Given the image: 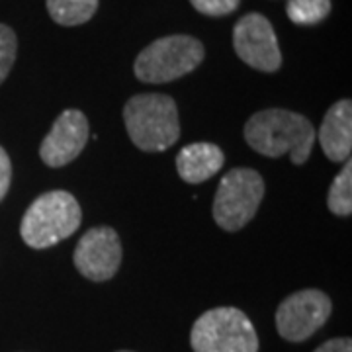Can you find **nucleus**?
<instances>
[{
    "instance_id": "nucleus-1",
    "label": "nucleus",
    "mask_w": 352,
    "mask_h": 352,
    "mask_svg": "<svg viewBox=\"0 0 352 352\" xmlns=\"http://www.w3.org/2000/svg\"><path fill=\"white\" fill-rule=\"evenodd\" d=\"M245 139L264 157L289 155L292 163L303 164L314 149L315 127L302 113L270 108L251 116L245 124Z\"/></svg>"
},
{
    "instance_id": "nucleus-2",
    "label": "nucleus",
    "mask_w": 352,
    "mask_h": 352,
    "mask_svg": "<svg viewBox=\"0 0 352 352\" xmlns=\"http://www.w3.org/2000/svg\"><path fill=\"white\" fill-rule=\"evenodd\" d=\"M124 122L133 145L145 153H161L180 138L175 100L166 94H138L124 108Z\"/></svg>"
},
{
    "instance_id": "nucleus-3",
    "label": "nucleus",
    "mask_w": 352,
    "mask_h": 352,
    "mask_svg": "<svg viewBox=\"0 0 352 352\" xmlns=\"http://www.w3.org/2000/svg\"><path fill=\"white\" fill-rule=\"evenodd\" d=\"M82 212L75 196L65 190H51L25 210L20 235L32 249H50L76 233Z\"/></svg>"
},
{
    "instance_id": "nucleus-4",
    "label": "nucleus",
    "mask_w": 352,
    "mask_h": 352,
    "mask_svg": "<svg viewBox=\"0 0 352 352\" xmlns=\"http://www.w3.org/2000/svg\"><path fill=\"white\" fill-rule=\"evenodd\" d=\"M206 50L200 39L192 36H166L155 39L135 59L133 71L141 82L164 85L198 69Z\"/></svg>"
},
{
    "instance_id": "nucleus-5",
    "label": "nucleus",
    "mask_w": 352,
    "mask_h": 352,
    "mask_svg": "<svg viewBox=\"0 0 352 352\" xmlns=\"http://www.w3.org/2000/svg\"><path fill=\"white\" fill-rule=\"evenodd\" d=\"M190 342L194 352H258L251 319L237 307H215L200 315Z\"/></svg>"
},
{
    "instance_id": "nucleus-6",
    "label": "nucleus",
    "mask_w": 352,
    "mask_h": 352,
    "mask_svg": "<svg viewBox=\"0 0 352 352\" xmlns=\"http://www.w3.org/2000/svg\"><path fill=\"white\" fill-rule=\"evenodd\" d=\"M264 180L252 168L229 170L215 192L214 219L229 233L239 231L258 212L264 198Z\"/></svg>"
},
{
    "instance_id": "nucleus-7",
    "label": "nucleus",
    "mask_w": 352,
    "mask_h": 352,
    "mask_svg": "<svg viewBox=\"0 0 352 352\" xmlns=\"http://www.w3.org/2000/svg\"><path fill=\"white\" fill-rule=\"evenodd\" d=\"M331 309V300L321 289L296 292L278 305V333L289 342H303L327 323Z\"/></svg>"
},
{
    "instance_id": "nucleus-8",
    "label": "nucleus",
    "mask_w": 352,
    "mask_h": 352,
    "mask_svg": "<svg viewBox=\"0 0 352 352\" xmlns=\"http://www.w3.org/2000/svg\"><path fill=\"white\" fill-rule=\"evenodd\" d=\"M233 47L243 63L263 73H276L282 67V53L276 32L263 14L243 16L233 28Z\"/></svg>"
},
{
    "instance_id": "nucleus-9",
    "label": "nucleus",
    "mask_w": 352,
    "mask_h": 352,
    "mask_svg": "<svg viewBox=\"0 0 352 352\" xmlns=\"http://www.w3.org/2000/svg\"><path fill=\"white\" fill-rule=\"evenodd\" d=\"M122 254V241L112 227H94L78 239L73 258L82 276L92 282H106L120 270Z\"/></svg>"
},
{
    "instance_id": "nucleus-10",
    "label": "nucleus",
    "mask_w": 352,
    "mask_h": 352,
    "mask_svg": "<svg viewBox=\"0 0 352 352\" xmlns=\"http://www.w3.org/2000/svg\"><path fill=\"white\" fill-rule=\"evenodd\" d=\"M88 120L80 110H65L51 127V131L41 141L39 157L51 168H61L73 163L87 147Z\"/></svg>"
},
{
    "instance_id": "nucleus-11",
    "label": "nucleus",
    "mask_w": 352,
    "mask_h": 352,
    "mask_svg": "<svg viewBox=\"0 0 352 352\" xmlns=\"http://www.w3.org/2000/svg\"><path fill=\"white\" fill-rule=\"evenodd\" d=\"M319 143L329 161L346 163L352 151V102L333 104L319 127Z\"/></svg>"
},
{
    "instance_id": "nucleus-12",
    "label": "nucleus",
    "mask_w": 352,
    "mask_h": 352,
    "mask_svg": "<svg viewBox=\"0 0 352 352\" xmlns=\"http://www.w3.org/2000/svg\"><path fill=\"white\" fill-rule=\"evenodd\" d=\"M226 161L223 151L208 141H198L182 147L176 155V170L188 184H201L215 176Z\"/></svg>"
},
{
    "instance_id": "nucleus-13",
    "label": "nucleus",
    "mask_w": 352,
    "mask_h": 352,
    "mask_svg": "<svg viewBox=\"0 0 352 352\" xmlns=\"http://www.w3.org/2000/svg\"><path fill=\"white\" fill-rule=\"evenodd\" d=\"M47 12L59 25H80L98 10V0H47Z\"/></svg>"
},
{
    "instance_id": "nucleus-14",
    "label": "nucleus",
    "mask_w": 352,
    "mask_h": 352,
    "mask_svg": "<svg viewBox=\"0 0 352 352\" xmlns=\"http://www.w3.org/2000/svg\"><path fill=\"white\" fill-rule=\"evenodd\" d=\"M329 210L339 217L352 214V163L346 161L344 168L335 176L327 196Z\"/></svg>"
},
{
    "instance_id": "nucleus-15",
    "label": "nucleus",
    "mask_w": 352,
    "mask_h": 352,
    "mask_svg": "<svg viewBox=\"0 0 352 352\" xmlns=\"http://www.w3.org/2000/svg\"><path fill=\"white\" fill-rule=\"evenodd\" d=\"M331 12V0H288L286 14L298 25H315Z\"/></svg>"
},
{
    "instance_id": "nucleus-16",
    "label": "nucleus",
    "mask_w": 352,
    "mask_h": 352,
    "mask_svg": "<svg viewBox=\"0 0 352 352\" xmlns=\"http://www.w3.org/2000/svg\"><path fill=\"white\" fill-rule=\"evenodd\" d=\"M16 53H18V39H16L14 30L0 24V85L6 80L8 73L12 71Z\"/></svg>"
},
{
    "instance_id": "nucleus-17",
    "label": "nucleus",
    "mask_w": 352,
    "mask_h": 352,
    "mask_svg": "<svg viewBox=\"0 0 352 352\" xmlns=\"http://www.w3.org/2000/svg\"><path fill=\"white\" fill-rule=\"evenodd\" d=\"M241 0H190V4L204 16H212V18H219V16H227V14L235 12L239 6Z\"/></svg>"
},
{
    "instance_id": "nucleus-18",
    "label": "nucleus",
    "mask_w": 352,
    "mask_h": 352,
    "mask_svg": "<svg viewBox=\"0 0 352 352\" xmlns=\"http://www.w3.org/2000/svg\"><path fill=\"white\" fill-rule=\"evenodd\" d=\"M10 182H12V163H10L8 153L0 147V201L8 194Z\"/></svg>"
},
{
    "instance_id": "nucleus-19",
    "label": "nucleus",
    "mask_w": 352,
    "mask_h": 352,
    "mask_svg": "<svg viewBox=\"0 0 352 352\" xmlns=\"http://www.w3.org/2000/svg\"><path fill=\"white\" fill-rule=\"evenodd\" d=\"M314 352H352V340L351 339H333L329 342H323L319 349Z\"/></svg>"
},
{
    "instance_id": "nucleus-20",
    "label": "nucleus",
    "mask_w": 352,
    "mask_h": 352,
    "mask_svg": "<svg viewBox=\"0 0 352 352\" xmlns=\"http://www.w3.org/2000/svg\"><path fill=\"white\" fill-rule=\"evenodd\" d=\"M120 352H129V351H120Z\"/></svg>"
}]
</instances>
